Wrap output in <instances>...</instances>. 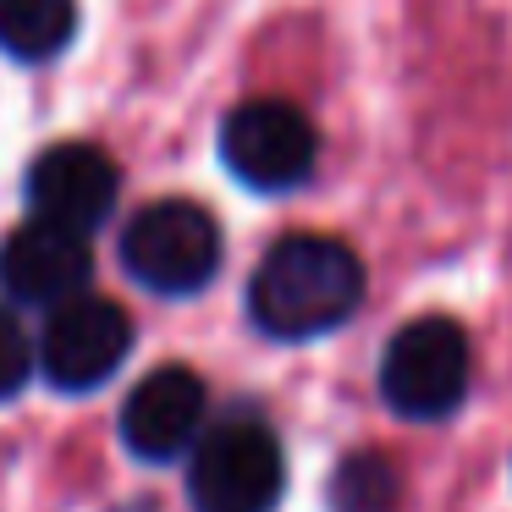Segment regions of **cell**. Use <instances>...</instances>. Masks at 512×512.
<instances>
[{"label": "cell", "mask_w": 512, "mask_h": 512, "mask_svg": "<svg viewBox=\"0 0 512 512\" xmlns=\"http://www.w3.org/2000/svg\"><path fill=\"white\" fill-rule=\"evenodd\" d=\"M468 375H474L468 336L446 314L408 320L380 353V397L402 419H446L468 397Z\"/></svg>", "instance_id": "3"}, {"label": "cell", "mask_w": 512, "mask_h": 512, "mask_svg": "<svg viewBox=\"0 0 512 512\" xmlns=\"http://www.w3.org/2000/svg\"><path fill=\"white\" fill-rule=\"evenodd\" d=\"M34 342L23 336V325L12 320V314L0 309V402L17 397V391L28 386V375H34Z\"/></svg>", "instance_id": "12"}, {"label": "cell", "mask_w": 512, "mask_h": 512, "mask_svg": "<svg viewBox=\"0 0 512 512\" xmlns=\"http://www.w3.org/2000/svg\"><path fill=\"white\" fill-rule=\"evenodd\" d=\"M221 160L243 188L254 193H292L314 177L320 133L287 100H248L221 122Z\"/></svg>", "instance_id": "5"}, {"label": "cell", "mask_w": 512, "mask_h": 512, "mask_svg": "<svg viewBox=\"0 0 512 512\" xmlns=\"http://www.w3.org/2000/svg\"><path fill=\"white\" fill-rule=\"evenodd\" d=\"M287 485V457L270 424L221 419L188 457V496L199 512H270Z\"/></svg>", "instance_id": "4"}, {"label": "cell", "mask_w": 512, "mask_h": 512, "mask_svg": "<svg viewBox=\"0 0 512 512\" xmlns=\"http://www.w3.org/2000/svg\"><path fill=\"white\" fill-rule=\"evenodd\" d=\"M204 413H210L204 380L188 364H160L122 402V441L144 463H171L204 441Z\"/></svg>", "instance_id": "7"}, {"label": "cell", "mask_w": 512, "mask_h": 512, "mask_svg": "<svg viewBox=\"0 0 512 512\" xmlns=\"http://www.w3.org/2000/svg\"><path fill=\"white\" fill-rule=\"evenodd\" d=\"M122 265L138 287L160 298H188L221 270V226L204 204L188 199L144 204L122 232Z\"/></svg>", "instance_id": "2"}, {"label": "cell", "mask_w": 512, "mask_h": 512, "mask_svg": "<svg viewBox=\"0 0 512 512\" xmlns=\"http://www.w3.org/2000/svg\"><path fill=\"white\" fill-rule=\"evenodd\" d=\"M0 281L17 303L61 309L72 298H89L94 281V248L83 232L50 221H23L0 248Z\"/></svg>", "instance_id": "9"}, {"label": "cell", "mask_w": 512, "mask_h": 512, "mask_svg": "<svg viewBox=\"0 0 512 512\" xmlns=\"http://www.w3.org/2000/svg\"><path fill=\"white\" fill-rule=\"evenodd\" d=\"M133 353V320L122 303L111 298H72L61 309H50L45 331H39V369L56 391H94L122 369V358Z\"/></svg>", "instance_id": "6"}, {"label": "cell", "mask_w": 512, "mask_h": 512, "mask_svg": "<svg viewBox=\"0 0 512 512\" xmlns=\"http://www.w3.org/2000/svg\"><path fill=\"white\" fill-rule=\"evenodd\" d=\"M116 193H122V171L94 144H56L28 166V210H34V221L67 226V232H83V237L111 215Z\"/></svg>", "instance_id": "8"}, {"label": "cell", "mask_w": 512, "mask_h": 512, "mask_svg": "<svg viewBox=\"0 0 512 512\" xmlns=\"http://www.w3.org/2000/svg\"><path fill=\"white\" fill-rule=\"evenodd\" d=\"M402 474L386 452H347L331 474V507L336 512H397Z\"/></svg>", "instance_id": "11"}, {"label": "cell", "mask_w": 512, "mask_h": 512, "mask_svg": "<svg viewBox=\"0 0 512 512\" xmlns=\"http://www.w3.org/2000/svg\"><path fill=\"white\" fill-rule=\"evenodd\" d=\"M78 28V0H0V50L17 61H50Z\"/></svg>", "instance_id": "10"}, {"label": "cell", "mask_w": 512, "mask_h": 512, "mask_svg": "<svg viewBox=\"0 0 512 512\" xmlns=\"http://www.w3.org/2000/svg\"><path fill=\"white\" fill-rule=\"evenodd\" d=\"M364 303V259L320 232H292L259 259L248 281V314L276 342L325 336Z\"/></svg>", "instance_id": "1"}]
</instances>
